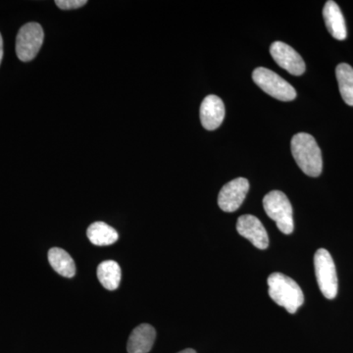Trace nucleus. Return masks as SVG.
I'll list each match as a JSON object with an SVG mask.
<instances>
[{
    "mask_svg": "<svg viewBox=\"0 0 353 353\" xmlns=\"http://www.w3.org/2000/svg\"><path fill=\"white\" fill-rule=\"evenodd\" d=\"M199 113L202 127L208 131H214L224 121V102L217 95H208L201 102Z\"/></svg>",
    "mask_w": 353,
    "mask_h": 353,
    "instance_id": "obj_10",
    "label": "nucleus"
},
{
    "mask_svg": "<svg viewBox=\"0 0 353 353\" xmlns=\"http://www.w3.org/2000/svg\"><path fill=\"white\" fill-rule=\"evenodd\" d=\"M157 332L152 325L141 324L132 332L128 341L129 353H148L154 343Z\"/></svg>",
    "mask_w": 353,
    "mask_h": 353,
    "instance_id": "obj_12",
    "label": "nucleus"
},
{
    "mask_svg": "<svg viewBox=\"0 0 353 353\" xmlns=\"http://www.w3.org/2000/svg\"><path fill=\"white\" fill-rule=\"evenodd\" d=\"M315 275L323 296L334 299L338 294L336 266L328 250L320 248L314 255Z\"/></svg>",
    "mask_w": 353,
    "mask_h": 353,
    "instance_id": "obj_5",
    "label": "nucleus"
},
{
    "mask_svg": "<svg viewBox=\"0 0 353 353\" xmlns=\"http://www.w3.org/2000/svg\"><path fill=\"white\" fill-rule=\"evenodd\" d=\"M336 80L343 101L353 106V68L347 63H341L336 68Z\"/></svg>",
    "mask_w": 353,
    "mask_h": 353,
    "instance_id": "obj_16",
    "label": "nucleus"
},
{
    "mask_svg": "<svg viewBox=\"0 0 353 353\" xmlns=\"http://www.w3.org/2000/svg\"><path fill=\"white\" fill-rule=\"evenodd\" d=\"M250 190V183L245 178L234 179L226 183L218 196V205L225 212L238 210Z\"/></svg>",
    "mask_w": 353,
    "mask_h": 353,
    "instance_id": "obj_7",
    "label": "nucleus"
},
{
    "mask_svg": "<svg viewBox=\"0 0 353 353\" xmlns=\"http://www.w3.org/2000/svg\"><path fill=\"white\" fill-rule=\"evenodd\" d=\"M323 17H324L327 29L333 38L338 41H343L347 39V26H345V17L341 13L340 6L333 0H329L325 4L324 9H323Z\"/></svg>",
    "mask_w": 353,
    "mask_h": 353,
    "instance_id": "obj_11",
    "label": "nucleus"
},
{
    "mask_svg": "<svg viewBox=\"0 0 353 353\" xmlns=\"http://www.w3.org/2000/svg\"><path fill=\"white\" fill-rule=\"evenodd\" d=\"M270 53L276 63L294 76H301L305 72L303 57L292 46L282 41L271 44Z\"/></svg>",
    "mask_w": 353,
    "mask_h": 353,
    "instance_id": "obj_8",
    "label": "nucleus"
},
{
    "mask_svg": "<svg viewBox=\"0 0 353 353\" xmlns=\"http://www.w3.org/2000/svg\"><path fill=\"white\" fill-rule=\"evenodd\" d=\"M87 234L90 243L99 246L112 245L119 238L117 231L103 222L92 223L88 227Z\"/></svg>",
    "mask_w": 353,
    "mask_h": 353,
    "instance_id": "obj_14",
    "label": "nucleus"
},
{
    "mask_svg": "<svg viewBox=\"0 0 353 353\" xmlns=\"http://www.w3.org/2000/svg\"><path fill=\"white\" fill-rule=\"evenodd\" d=\"M2 58H3V39L0 34V64H1Z\"/></svg>",
    "mask_w": 353,
    "mask_h": 353,
    "instance_id": "obj_18",
    "label": "nucleus"
},
{
    "mask_svg": "<svg viewBox=\"0 0 353 353\" xmlns=\"http://www.w3.org/2000/svg\"><path fill=\"white\" fill-rule=\"evenodd\" d=\"M236 230L243 238L248 239L255 248L266 250L269 245L268 234L261 221L255 216L246 214L241 216L236 222Z\"/></svg>",
    "mask_w": 353,
    "mask_h": 353,
    "instance_id": "obj_9",
    "label": "nucleus"
},
{
    "mask_svg": "<svg viewBox=\"0 0 353 353\" xmlns=\"http://www.w3.org/2000/svg\"><path fill=\"white\" fill-rule=\"evenodd\" d=\"M265 212L275 221L278 229L285 234L294 232L292 204L287 196L280 190H272L263 199Z\"/></svg>",
    "mask_w": 353,
    "mask_h": 353,
    "instance_id": "obj_3",
    "label": "nucleus"
},
{
    "mask_svg": "<svg viewBox=\"0 0 353 353\" xmlns=\"http://www.w3.org/2000/svg\"><path fill=\"white\" fill-rule=\"evenodd\" d=\"M97 277L105 289L114 290L119 287L121 268L117 262L113 260L101 262L97 268Z\"/></svg>",
    "mask_w": 353,
    "mask_h": 353,
    "instance_id": "obj_15",
    "label": "nucleus"
},
{
    "mask_svg": "<svg viewBox=\"0 0 353 353\" xmlns=\"http://www.w3.org/2000/svg\"><path fill=\"white\" fill-rule=\"evenodd\" d=\"M178 353H196V350H192V348H187V350H182V352Z\"/></svg>",
    "mask_w": 353,
    "mask_h": 353,
    "instance_id": "obj_19",
    "label": "nucleus"
},
{
    "mask_svg": "<svg viewBox=\"0 0 353 353\" xmlns=\"http://www.w3.org/2000/svg\"><path fill=\"white\" fill-rule=\"evenodd\" d=\"M48 261L59 275L72 278L76 274V265L71 255L59 248H51L48 252Z\"/></svg>",
    "mask_w": 353,
    "mask_h": 353,
    "instance_id": "obj_13",
    "label": "nucleus"
},
{
    "mask_svg": "<svg viewBox=\"0 0 353 353\" xmlns=\"http://www.w3.org/2000/svg\"><path fill=\"white\" fill-rule=\"evenodd\" d=\"M297 166L309 176H319L323 169L322 152L315 139L306 132L294 134L290 143Z\"/></svg>",
    "mask_w": 353,
    "mask_h": 353,
    "instance_id": "obj_1",
    "label": "nucleus"
},
{
    "mask_svg": "<svg viewBox=\"0 0 353 353\" xmlns=\"http://www.w3.org/2000/svg\"><path fill=\"white\" fill-rule=\"evenodd\" d=\"M252 79L263 92L278 101H292L296 97L294 88L271 70L259 67L253 71Z\"/></svg>",
    "mask_w": 353,
    "mask_h": 353,
    "instance_id": "obj_4",
    "label": "nucleus"
},
{
    "mask_svg": "<svg viewBox=\"0 0 353 353\" xmlns=\"http://www.w3.org/2000/svg\"><path fill=\"white\" fill-rule=\"evenodd\" d=\"M44 32L39 23H28L21 28L16 39V53L21 61L29 62L38 55Z\"/></svg>",
    "mask_w": 353,
    "mask_h": 353,
    "instance_id": "obj_6",
    "label": "nucleus"
},
{
    "mask_svg": "<svg viewBox=\"0 0 353 353\" xmlns=\"http://www.w3.org/2000/svg\"><path fill=\"white\" fill-rule=\"evenodd\" d=\"M88 3L87 0H57L55 4L60 9L63 10H72V9H78L80 7L85 6Z\"/></svg>",
    "mask_w": 353,
    "mask_h": 353,
    "instance_id": "obj_17",
    "label": "nucleus"
},
{
    "mask_svg": "<svg viewBox=\"0 0 353 353\" xmlns=\"http://www.w3.org/2000/svg\"><path fill=\"white\" fill-rule=\"evenodd\" d=\"M269 296L278 305L294 314L304 303V296L296 281L282 273H273L267 280Z\"/></svg>",
    "mask_w": 353,
    "mask_h": 353,
    "instance_id": "obj_2",
    "label": "nucleus"
}]
</instances>
